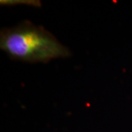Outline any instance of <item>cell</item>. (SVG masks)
<instances>
[{
  "instance_id": "obj_1",
  "label": "cell",
  "mask_w": 132,
  "mask_h": 132,
  "mask_svg": "<svg viewBox=\"0 0 132 132\" xmlns=\"http://www.w3.org/2000/svg\"><path fill=\"white\" fill-rule=\"evenodd\" d=\"M0 48L11 59L31 63L48 62L71 54L52 33L29 21L11 28L2 29Z\"/></svg>"
},
{
  "instance_id": "obj_2",
  "label": "cell",
  "mask_w": 132,
  "mask_h": 132,
  "mask_svg": "<svg viewBox=\"0 0 132 132\" xmlns=\"http://www.w3.org/2000/svg\"><path fill=\"white\" fill-rule=\"evenodd\" d=\"M17 4H25V5H32L36 7L40 6V1H34V0H25V1H1V5H17Z\"/></svg>"
}]
</instances>
